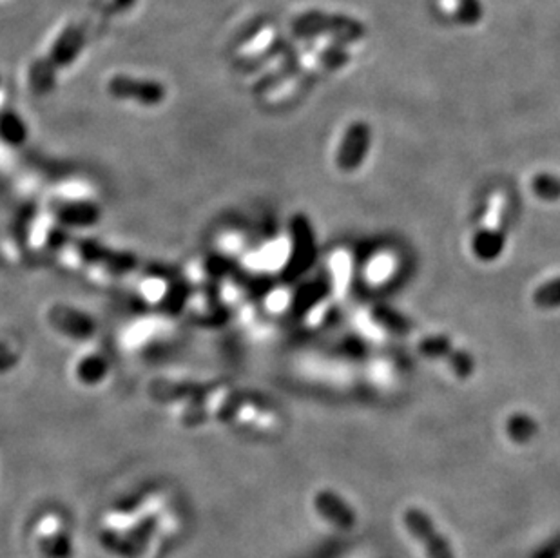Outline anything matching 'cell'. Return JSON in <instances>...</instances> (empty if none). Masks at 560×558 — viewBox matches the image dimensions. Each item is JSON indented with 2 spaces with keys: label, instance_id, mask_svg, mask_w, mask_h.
<instances>
[{
  "label": "cell",
  "instance_id": "277c9868",
  "mask_svg": "<svg viewBox=\"0 0 560 558\" xmlns=\"http://www.w3.org/2000/svg\"><path fill=\"white\" fill-rule=\"evenodd\" d=\"M291 258L285 266V279L294 282L305 274L316 259V236L307 216H294L291 222Z\"/></svg>",
  "mask_w": 560,
  "mask_h": 558
},
{
  "label": "cell",
  "instance_id": "9c48e42d",
  "mask_svg": "<svg viewBox=\"0 0 560 558\" xmlns=\"http://www.w3.org/2000/svg\"><path fill=\"white\" fill-rule=\"evenodd\" d=\"M505 243H506V240H505V236H503L501 232L488 229V231H480V232L473 238L471 247H473V254H475L479 259H482V261H494V259H497V258L503 254Z\"/></svg>",
  "mask_w": 560,
  "mask_h": 558
},
{
  "label": "cell",
  "instance_id": "ba28073f",
  "mask_svg": "<svg viewBox=\"0 0 560 558\" xmlns=\"http://www.w3.org/2000/svg\"><path fill=\"white\" fill-rule=\"evenodd\" d=\"M49 321L62 334L73 335L77 339H88V335L93 334L95 330L93 321L86 314H81L67 307H55L49 314Z\"/></svg>",
  "mask_w": 560,
  "mask_h": 558
},
{
  "label": "cell",
  "instance_id": "4fadbf2b",
  "mask_svg": "<svg viewBox=\"0 0 560 558\" xmlns=\"http://www.w3.org/2000/svg\"><path fill=\"white\" fill-rule=\"evenodd\" d=\"M109 365L102 356H88L77 367V377L84 385H98L107 376Z\"/></svg>",
  "mask_w": 560,
  "mask_h": 558
},
{
  "label": "cell",
  "instance_id": "9a60e30c",
  "mask_svg": "<svg viewBox=\"0 0 560 558\" xmlns=\"http://www.w3.org/2000/svg\"><path fill=\"white\" fill-rule=\"evenodd\" d=\"M533 301L539 309L544 310H553L560 307V275L549 279V282L542 283L535 294H533Z\"/></svg>",
  "mask_w": 560,
  "mask_h": 558
},
{
  "label": "cell",
  "instance_id": "30bf717a",
  "mask_svg": "<svg viewBox=\"0 0 560 558\" xmlns=\"http://www.w3.org/2000/svg\"><path fill=\"white\" fill-rule=\"evenodd\" d=\"M30 129L24 118L15 111L0 113V138L10 146H22L28 140Z\"/></svg>",
  "mask_w": 560,
  "mask_h": 558
},
{
  "label": "cell",
  "instance_id": "52a82bcc",
  "mask_svg": "<svg viewBox=\"0 0 560 558\" xmlns=\"http://www.w3.org/2000/svg\"><path fill=\"white\" fill-rule=\"evenodd\" d=\"M312 504H314L316 513L332 528L339 531H350L356 528V522H358L356 510L350 506V503L344 501L337 492L319 490L314 495Z\"/></svg>",
  "mask_w": 560,
  "mask_h": 558
},
{
  "label": "cell",
  "instance_id": "8992f818",
  "mask_svg": "<svg viewBox=\"0 0 560 558\" xmlns=\"http://www.w3.org/2000/svg\"><path fill=\"white\" fill-rule=\"evenodd\" d=\"M84 47H86V31L77 24H69L58 33V37H55L44 58L60 73L62 69L72 67L79 60Z\"/></svg>",
  "mask_w": 560,
  "mask_h": 558
},
{
  "label": "cell",
  "instance_id": "2e32d148",
  "mask_svg": "<svg viewBox=\"0 0 560 558\" xmlns=\"http://www.w3.org/2000/svg\"><path fill=\"white\" fill-rule=\"evenodd\" d=\"M374 319L385 326L386 330H390L392 334H406L410 332V323L404 316H401L399 312H395L394 309L388 307H376L374 310Z\"/></svg>",
  "mask_w": 560,
  "mask_h": 558
},
{
  "label": "cell",
  "instance_id": "ac0fdd59",
  "mask_svg": "<svg viewBox=\"0 0 560 558\" xmlns=\"http://www.w3.org/2000/svg\"><path fill=\"white\" fill-rule=\"evenodd\" d=\"M419 351H421V354L427 358L448 359V356L454 352V346L450 339H446L445 335H428L419 342Z\"/></svg>",
  "mask_w": 560,
  "mask_h": 558
},
{
  "label": "cell",
  "instance_id": "5bb4252c",
  "mask_svg": "<svg viewBox=\"0 0 560 558\" xmlns=\"http://www.w3.org/2000/svg\"><path fill=\"white\" fill-rule=\"evenodd\" d=\"M537 434V423L526 413H515L508 421V435L515 443H530Z\"/></svg>",
  "mask_w": 560,
  "mask_h": 558
},
{
  "label": "cell",
  "instance_id": "6da1fadb",
  "mask_svg": "<svg viewBox=\"0 0 560 558\" xmlns=\"http://www.w3.org/2000/svg\"><path fill=\"white\" fill-rule=\"evenodd\" d=\"M401 524L425 558H455L454 545L423 508H404L401 512Z\"/></svg>",
  "mask_w": 560,
  "mask_h": 558
},
{
  "label": "cell",
  "instance_id": "e0dca14e",
  "mask_svg": "<svg viewBox=\"0 0 560 558\" xmlns=\"http://www.w3.org/2000/svg\"><path fill=\"white\" fill-rule=\"evenodd\" d=\"M533 194L544 201H556L560 199V180L553 174L540 173L531 182Z\"/></svg>",
  "mask_w": 560,
  "mask_h": 558
},
{
  "label": "cell",
  "instance_id": "7a4b0ae2",
  "mask_svg": "<svg viewBox=\"0 0 560 558\" xmlns=\"http://www.w3.org/2000/svg\"><path fill=\"white\" fill-rule=\"evenodd\" d=\"M291 30L298 38L328 37L341 42H352L363 35V28L358 22L325 12H307L298 15L291 24Z\"/></svg>",
  "mask_w": 560,
  "mask_h": 558
},
{
  "label": "cell",
  "instance_id": "3957f363",
  "mask_svg": "<svg viewBox=\"0 0 560 558\" xmlns=\"http://www.w3.org/2000/svg\"><path fill=\"white\" fill-rule=\"evenodd\" d=\"M107 95L120 102H134L142 107H158L167 98V88L155 79L134 75H113L106 84Z\"/></svg>",
  "mask_w": 560,
  "mask_h": 558
},
{
  "label": "cell",
  "instance_id": "7c38bea8",
  "mask_svg": "<svg viewBox=\"0 0 560 558\" xmlns=\"http://www.w3.org/2000/svg\"><path fill=\"white\" fill-rule=\"evenodd\" d=\"M40 553L44 558H73L75 542L64 531H55L40 540Z\"/></svg>",
  "mask_w": 560,
  "mask_h": 558
},
{
  "label": "cell",
  "instance_id": "d6986e66",
  "mask_svg": "<svg viewBox=\"0 0 560 558\" xmlns=\"http://www.w3.org/2000/svg\"><path fill=\"white\" fill-rule=\"evenodd\" d=\"M448 363L450 368L459 376V377H468L473 372V359L470 354H466L464 351H454L448 356Z\"/></svg>",
  "mask_w": 560,
  "mask_h": 558
},
{
  "label": "cell",
  "instance_id": "8fae6325",
  "mask_svg": "<svg viewBox=\"0 0 560 558\" xmlns=\"http://www.w3.org/2000/svg\"><path fill=\"white\" fill-rule=\"evenodd\" d=\"M56 75H58V72L46 58L37 60L30 67V77H28L31 91L35 95H47V93H51L55 89V86H56Z\"/></svg>",
  "mask_w": 560,
  "mask_h": 558
},
{
  "label": "cell",
  "instance_id": "5b68a950",
  "mask_svg": "<svg viewBox=\"0 0 560 558\" xmlns=\"http://www.w3.org/2000/svg\"><path fill=\"white\" fill-rule=\"evenodd\" d=\"M372 131L365 122H356L350 125L339 144L335 164L343 173H354L360 169L370 151Z\"/></svg>",
  "mask_w": 560,
  "mask_h": 558
}]
</instances>
